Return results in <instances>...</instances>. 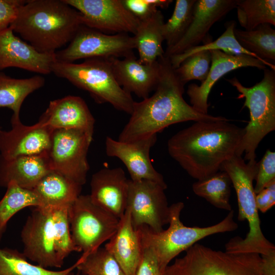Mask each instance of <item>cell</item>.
<instances>
[{
  "mask_svg": "<svg viewBox=\"0 0 275 275\" xmlns=\"http://www.w3.org/2000/svg\"><path fill=\"white\" fill-rule=\"evenodd\" d=\"M160 73L155 92L140 102H134L130 117L120 132L118 141L131 142L157 134L165 128L190 121L224 120L222 116L203 114L184 100V85L179 80L169 58L157 60Z\"/></svg>",
  "mask_w": 275,
  "mask_h": 275,
  "instance_id": "cell-1",
  "label": "cell"
},
{
  "mask_svg": "<svg viewBox=\"0 0 275 275\" xmlns=\"http://www.w3.org/2000/svg\"><path fill=\"white\" fill-rule=\"evenodd\" d=\"M228 121L195 122L169 140V154L197 180L217 172L235 155L244 133V128Z\"/></svg>",
  "mask_w": 275,
  "mask_h": 275,
  "instance_id": "cell-2",
  "label": "cell"
},
{
  "mask_svg": "<svg viewBox=\"0 0 275 275\" xmlns=\"http://www.w3.org/2000/svg\"><path fill=\"white\" fill-rule=\"evenodd\" d=\"M82 25L80 13L63 0H29L10 27L41 53H56Z\"/></svg>",
  "mask_w": 275,
  "mask_h": 275,
  "instance_id": "cell-3",
  "label": "cell"
},
{
  "mask_svg": "<svg viewBox=\"0 0 275 275\" xmlns=\"http://www.w3.org/2000/svg\"><path fill=\"white\" fill-rule=\"evenodd\" d=\"M258 170V162L247 161L234 155L224 162L219 171L227 173L237 195L238 219L247 220L249 231L243 239L235 236L225 245L226 252L231 254L258 253L266 255L275 251L274 245L267 240L261 228L256 195L253 186Z\"/></svg>",
  "mask_w": 275,
  "mask_h": 275,
  "instance_id": "cell-4",
  "label": "cell"
},
{
  "mask_svg": "<svg viewBox=\"0 0 275 275\" xmlns=\"http://www.w3.org/2000/svg\"><path fill=\"white\" fill-rule=\"evenodd\" d=\"M184 207L182 202L170 206L169 226L166 230L156 232L146 226L136 229L141 249H148L152 251L163 271L175 257L200 240L214 234L232 232L238 228L234 220L233 210L230 211L221 222L212 226H186L180 220V214Z\"/></svg>",
  "mask_w": 275,
  "mask_h": 275,
  "instance_id": "cell-5",
  "label": "cell"
},
{
  "mask_svg": "<svg viewBox=\"0 0 275 275\" xmlns=\"http://www.w3.org/2000/svg\"><path fill=\"white\" fill-rule=\"evenodd\" d=\"M52 72L87 91L97 103H109L117 110L131 114L135 101L118 83L109 58L88 59L79 64L56 61Z\"/></svg>",
  "mask_w": 275,
  "mask_h": 275,
  "instance_id": "cell-6",
  "label": "cell"
},
{
  "mask_svg": "<svg viewBox=\"0 0 275 275\" xmlns=\"http://www.w3.org/2000/svg\"><path fill=\"white\" fill-rule=\"evenodd\" d=\"M226 80L239 92L238 98H244L243 105L250 116L235 155L244 153L245 161H255L259 143L275 129V71L264 69L262 79L251 87L243 86L235 77Z\"/></svg>",
  "mask_w": 275,
  "mask_h": 275,
  "instance_id": "cell-7",
  "label": "cell"
},
{
  "mask_svg": "<svg viewBox=\"0 0 275 275\" xmlns=\"http://www.w3.org/2000/svg\"><path fill=\"white\" fill-rule=\"evenodd\" d=\"M163 275H263L258 253L231 254L195 243Z\"/></svg>",
  "mask_w": 275,
  "mask_h": 275,
  "instance_id": "cell-8",
  "label": "cell"
},
{
  "mask_svg": "<svg viewBox=\"0 0 275 275\" xmlns=\"http://www.w3.org/2000/svg\"><path fill=\"white\" fill-rule=\"evenodd\" d=\"M70 231L79 252L87 255L116 232L120 218L95 204L89 195H80L69 208Z\"/></svg>",
  "mask_w": 275,
  "mask_h": 275,
  "instance_id": "cell-9",
  "label": "cell"
},
{
  "mask_svg": "<svg viewBox=\"0 0 275 275\" xmlns=\"http://www.w3.org/2000/svg\"><path fill=\"white\" fill-rule=\"evenodd\" d=\"M135 48L133 36L128 34L108 35L82 25L67 47L55 55L56 61L73 63L82 59L124 58Z\"/></svg>",
  "mask_w": 275,
  "mask_h": 275,
  "instance_id": "cell-10",
  "label": "cell"
},
{
  "mask_svg": "<svg viewBox=\"0 0 275 275\" xmlns=\"http://www.w3.org/2000/svg\"><path fill=\"white\" fill-rule=\"evenodd\" d=\"M92 141L79 130L54 129L47 152L51 170L82 186L90 169L87 155Z\"/></svg>",
  "mask_w": 275,
  "mask_h": 275,
  "instance_id": "cell-11",
  "label": "cell"
},
{
  "mask_svg": "<svg viewBox=\"0 0 275 275\" xmlns=\"http://www.w3.org/2000/svg\"><path fill=\"white\" fill-rule=\"evenodd\" d=\"M167 188L150 180L129 179L127 207L135 229L146 226L160 232L170 221Z\"/></svg>",
  "mask_w": 275,
  "mask_h": 275,
  "instance_id": "cell-12",
  "label": "cell"
},
{
  "mask_svg": "<svg viewBox=\"0 0 275 275\" xmlns=\"http://www.w3.org/2000/svg\"><path fill=\"white\" fill-rule=\"evenodd\" d=\"M21 231L22 253L28 260L48 269L60 268L54 244L52 210L48 207H34Z\"/></svg>",
  "mask_w": 275,
  "mask_h": 275,
  "instance_id": "cell-13",
  "label": "cell"
},
{
  "mask_svg": "<svg viewBox=\"0 0 275 275\" xmlns=\"http://www.w3.org/2000/svg\"><path fill=\"white\" fill-rule=\"evenodd\" d=\"M78 11L83 25L103 33L135 34L140 20L122 0H63Z\"/></svg>",
  "mask_w": 275,
  "mask_h": 275,
  "instance_id": "cell-14",
  "label": "cell"
},
{
  "mask_svg": "<svg viewBox=\"0 0 275 275\" xmlns=\"http://www.w3.org/2000/svg\"><path fill=\"white\" fill-rule=\"evenodd\" d=\"M157 141V134L135 141L124 142L107 136L105 152L108 156L120 159L126 166L130 180H147L167 188L162 175L153 167L150 157L151 148Z\"/></svg>",
  "mask_w": 275,
  "mask_h": 275,
  "instance_id": "cell-15",
  "label": "cell"
},
{
  "mask_svg": "<svg viewBox=\"0 0 275 275\" xmlns=\"http://www.w3.org/2000/svg\"><path fill=\"white\" fill-rule=\"evenodd\" d=\"M211 65L206 79L200 86L190 84L187 90L191 106L198 112L208 114V98L211 89L217 81L226 73L247 67L265 69L262 61L248 54H232L219 50H209Z\"/></svg>",
  "mask_w": 275,
  "mask_h": 275,
  "instance_id": "cell-16",
  "label": "cell"
},
{
  "mask_svg": "<svg viewBox=\"0 0 275 275\" xmlns=\"http://www.w3.org/2000/svg\"><path fill=\"white\" fill-rule=\"evenodd\" d=\"M10 130L0 129V156L11 159L47 153L53 129L38 121L28 126L20 121L11 122Z\"/></svg>",
  "mask_w": 275,
  "mask_h": 275,
  "instance_id": "cell-17",
  "label": "cell"
},
{
  "mask_svg": "<svg viewBox=\"0 0 275 275\" xmlns=\"http://www.w3.org/2000/svg\"><path fill=\"white\" fill-rule=\"evenodd\" d=\"M237 0H196L191 22L182 39L174 46L166 49L164 56L170 57L212 41L208 34L216 22L236 8Z\"/></svg>",
  "mask_w": 275,
  "mask_h": 275,
  "instance_id": "cell-18",
  "label": "cell"
},
{
  "mask_svg": "<svg viewBox=\"0 0 275 275\" xmlns=\"http://www.w3.org/2000/svg\"><path fill=\"white\" fill-rule=\"evenodd\" d=\"M56 53H41L14 34L9 26L0 31V71L16 67L41 74L52 72Z\"/></svg>",
  "mask_w": 275,
  "mask_h": 275,
  "instance_id": "cell-19",
  "label": "cell"
},
{
  "mask_svg": "<svg viewBox=\"0 0 275 275\" xmlns=\"http://www.w3.org/2000/svg\"><path fill=\"white\" fill-rule=\"evenodd\" d=\"M39 121L53 130L82 131L93 139L95 120L80 97L69 95L50 101Z\"/></svg>",
  "mask_w": 275,
  "mask_h": 275,
  "instance_id": "cell-20",
  "label": "cell"
},
{
  "mask_svg": "<svg viewBox=\"0 0 275 275\" xmlns=\"http://www.w3.org/2000/svg\"><path fill=\"white\" fill-rule=\"evenodd\" d=\"M128 186L122 168H104L92 175L89 196L95 204L120 218L126 209Z\"/></svg>",
  "mask_w": 275,
  "mask_h": 275,
  "instance_id": "cell-21",
  "label": "cell"
},
{
  "mask_svg": "<svg viewBox=\"0 0 275 275\" xmlns=\"http://www.w3.org/2000/svg\"><path fill=\"white\" fill-rule=\"evenodd\" d=\"M109 60L115 78L124 91L144 99L155 90L160 73L158 60L152 64H144L134 53L122 60L116 58Z\"/></svg>",
  "mask_w": 275,
  "mask_h": 275,
  "instance_id": "cell-22",
  "label": "cell"
},
{
  "mask_svg": "<svg viewBox=\"0 0 275 275\" xmlns=\"http://www.w3.org/2000/svg\"><path fill=\"white\" fill-rule=\"evenodd\" d=\"M52 171L47 153L6 159L0 156V187L14 182L22 188L33 189Z\"/></svg>",
  "mask_w": 275,
  "mask_h": 275,
  "instance_id": "cell-23",
  "label": "cell"
},
{
  "mask_svg": "<svg viewBox=\"0 0 275 275\" xmlns=\"http://www.w3.org/2000/svg\"><path fill=\"white\" fill-rule=\"evenodd\" d=\"M104 248L118 262L126 275H133L139 263L142 249L139 236L128 209L120 218L118 228Z\"/></svg>",
  "mask_w": 275,
  "mask_h": 275,
  "instance_id": "cell-24",
  "label": "cell"
},
{
  "mask_svg": "<svg viewBox=\"0 0 275 275\" xmlns=\"http://www.w3.org/2000/svg\"><path fill=\"white\" fill-rule=\"evenodd\" d=\"M82 186L52 170L33 190L39 197L41 207L54 208L71 205L81 195Z\"/></svg>",
  "mask_w": 275,
  "mask_h": 275,
  "instance_id": "cell-25",
  "label": "cell"
},
{
  "mask_svg": "<svg viewBox=\"0 0 275 275\" xmlns=\"http://www.w3.org/2000/svg\"><path fill=\"white\" fill-rule=\"evenodd\" d=\"M164 17L157 10L148 19L140 21L133 38L135 48L138 50L139 61L144 64H150L163 56L164 41L162 27Z\"/></svg>",
  "mask_w": 275,
  "mask_h": 275,
  "instance_id": "cell-26",
  "label": "cell"
},
{
  "mask_svg": "<svg viewBox=\"0 0 275 275\" xmlns=\"http://www.w3.org/2000/svg\"><path fill=\"white\" fill-rule=\"evenodd\" d=\"M44 84L45 78L40 75L15 78L0 72V108L7 107L12 111L11 122L20 121V111L24 99Z\"/></svg>",
  "mask_w": 275,
  "mask_h": 275,
  "instance_id": "cell-27",
  "label": "cell"
},
{
  "mask_svg": "<svg viewBox=\"0 0 275 275\" xmlns=\"http://www.w3.org/2000/svg\"><path fill=\"white\" fill-rule=\"evenodd\" d=\"M236 22L232 20L227 22L225 25V31L215 41H211L201 45L191 47L183 52L169 57L173 68L176 69L187 58L192 54L203 50H219L227 53L232 54H248L264 62L270 69L275 71V66L272 63L258 58L255 54L244 49L236 40L234 30Z\"/></svg>",
  "mask_w": 275,
  "mask_h": 275,
  "instance_id": "cell-28",
  "label": "cell"
},
{
  "mask_svg": "<svg viewBox=\"0 0 275 275\" xmlns=\"http://www.w3.org/2000/svg\"><path fill=\"white\" fill-rule=\"evenodd\" d=\"M234 34L244 49L262 60L274 62L275 30L271 24H262L251 31L235 28Z\"/></svg>",
  "mask_w": 275,
  "mask_h": 275,
  "instance_id": "cell-29",
  "label": "cell"
},
{
  "mask_svg": "<svg viewBox=\"0 0 275 275\" xmlns=\"http://www.w3.org/2000/svg\"><path fill=\"white\" fill-rule=\"evenodd\" d=\"M6 188L0 200V242L9 221L14 215L28 207L42 206L39 197L33 189L22 188L13 182Z\"/></svg>",
  "mask_w": 275,
  "mask_h": 275,
  "instance_id": "cell-30",
  "label": "cell"
},
{
  "mask_svg": "<svg viewBox=\"0 0 275 275\" xmlns=\"http://www.w3.org/2000/svg\"><path fill=\"white\" fill-rule=\"evenodd\" d=\"M232 182L227 172L219 171L192 185L194 193L214 207L228 211L232 210L230 203Z\"/></svg>",
  "mask_w": 275,
  "mask_h": 275,
  "instance_id": "cell-31",
  "label": "cell"
},
{
  "mask_svg": "<svg viewBox=\"0 0 275 275\" xmlns=\"http://www.w3.org/2000/svg\"><path fill=\"white\" fill-rule=\"evenodd\" d=\"M78 261L63 270L54 271L30 263L16 249L0 248V275H66L76 268Z\"/></svg>",
  "mask_w": 275,
  "mask_h": 275,
  "instance_id": "cell-32",
  "label": "cell"
},
{
  "mask_svg": "<svg viewBox=\"0 0 275 275\" xmlns=\"http://www.w3.org/2000/svg\"><path fill=\"white\" fill-rule=\"evenodd\" d=\"M235 8L238 22L246 31L262 24L275 25L274 0H237Z\"/></svg>",
  "mask_w": 275,
  "mask_h": 275,
  "instance_id": "cell-33",
  "label": "cell"
},
{
  "mask_svg": "<svg viewBox=\"0 0 275 275\" xmlns=\"http://www.w3.org/2000/svg\"><path fill=\"white\" fill-rule=\"evenodd\" d=\"M196 0H176L172 16L162 27L167 49L175 45L183 37L193 19Z\"/></svg>",
  "mask_w": 275,
  "mask_h": 275,
  "instance_id": "cell-34",
  "label": "cell"
},
{
  "mask_svg": "<svg viewBox=\"0 0 275 275\" xmlns=\"http://www.w3.org/2000/svg\"><path fill=\"white\" fill-rule=\"evenodd\" d=\"M76 268L84 275H126L113 255L99 248L78 260Z\"/></svg>",
  "mask_w": 275,
  "mask_h": 275,
  "instance_id": "cell-35",
  "label": "cell"
},
{
  "mask_svg": "<svg viewBox=\"0 0 275 275\" xmlns=\"http://www.w3.org/2000/svg\"><path fill=\"white\" fill-rule=\"evenodd\" d=\"M70 206L51 208L56 250L60 261L64 260L71 253L79 252L71 236L69 217Z\"/></svg>",
  "mask_w": 275,
  "mask_h": 275,
  "instance_id": "cell-36",
  "label": "cell"
},
{
  "mask_svg": "<svg viewBox=\"0 0 275 275\" xmlns=\"http://www.w3.org/2000/svg\"><path fill=\"white\" fill-rule=\"evenodd\" d=\"M210 62L209 50L199 51L184 60L175 69V72L184 85L192 80H198L202 83L207 77Z\"/></svg>",
  "mask_w": 275,
  "mask_h": 275,
  "instance_id": "cell-37",
  "label": "cell"
},
{
  "mask_svg": "<svg viewBox=\"0 0 275 275\" xmlns=\"http://www.w3.org/2000/svg\"><path fill=\"white\" fill-rule=\"evenodd\" d=\"M254 191L256 194L275 180V152L267 150L261 160L258 162Z\"/></svg>",
  "mask_w": 275,
  "mask_h": 275,
  "instance_id": "cell-38",
  "label": "cell"
},
{
  "mask_svg": "<svg viewBox=\"0 0 275 275\" xmlns=\"http://www.w3.org/2000/svg\"><path fill=\"white\" fill-rule=\"evenodd\" d=\"M142 254L139 263L133 275H163L158 260L148 249H141Z\"/></svg>",
  "mask_w": 275,
  "mask_h": 275,
  "instance_id": "cell-39",
  "label": "cell"
},
{
  "mask_svg": "<svg viewBox=\"0 0 275 275\" xmlns=\"http://www.w3.org/2000/svg\"><path fill=\"white\" fill-rule=\"evenodd\" d=\"M26 1L0 0V31L10 26Z\"/></svg>",
  "mask_w": 275,
  "mask_h": 275,
  "instance_id": "cell-40",
  "label": "cell"
},
{
  "mask_svg": "<svg viewBox=\"0 0 275 275\" xmlns=\"http://www.w3.org/2000/svg\"><path fill=\"white\" fill-rule=\"evenodd\" d=\"M126 8L140 21L149 18L157 9L146 0H122Z\"/></svg>",
  "mask_w": 275,
  "mask_h": 275,
  "instance_id": "cell-41",
  "label": "cell"
},
{
  "mask_svg": "<svg viewBox=\"0 0 275 275\" xmlns=\"http://www.w3.org/2000/svg\"><path fill=\"white\" fill-rule=\"evenodd\" d=\"M256 202L258 210L266 212L275 204V180L256 195Z\"/></svg>",
  "mask_w": 275,
  "mask_h": 275,
  "instance_id": "cell-42",
  "label": "cell"
},
{
  "mask_svg": "<svg viewBox=\"0 0 275 275\" xmlns=\"http://www.w3.org/2000/svg\"><path fill=\"white\" fill-rule=\"evenodd\" d=\"M261 269L263 275H275V251L261 255Z\"/></svg>",
  "mask_w": 275,
  "mask_h": 275,
  "instance_id": "cell-43",
  "label": "cell"
},
{
  "mask_svg": "<svg viewBox=\"0 0 275 275\" xmlns=\"http://www.w3.org/2000/svg\"><path fill=\"white\" fill-rule=\"evenodd\" d=\"M146 2L157 8L158 7L161 9H166L173 2L172 0H146Z\"/></svg>",
  "mask_w": 275,
  "mask_h": 275,
  "instance_id": "cell-44",
  "label": "cell"
},
{
  "mask_svg": "<svg viewBox=\"0 0 275 275\" xmlns=\"http://www.w3.org/2000/svg\"><path fill=\"white\" fill-rule=\"evenodd\" d=\"M72 272H69V273L67 274L66 275H78V274H74V273H72Z\"/></svg>",
  "mask_w": 275,
  "mask_h": 275,
  "instance_id": "cell-45",
  "label": "cell"
},
{
  "mask_svg": "<svg viewBox=\"0 0 275 275\" xmlns=\"http://www.w3.org/2000/svg\"><path fill=\"white\" fill-rule=\"evenodd\" d=\"M0 129H1V127H0Z\"/></svg>",
  "mask_w": 275,
  "mask_h": 275,
  "instance_id": "cell-46",
  "label": "cell"
}]
</instances>
